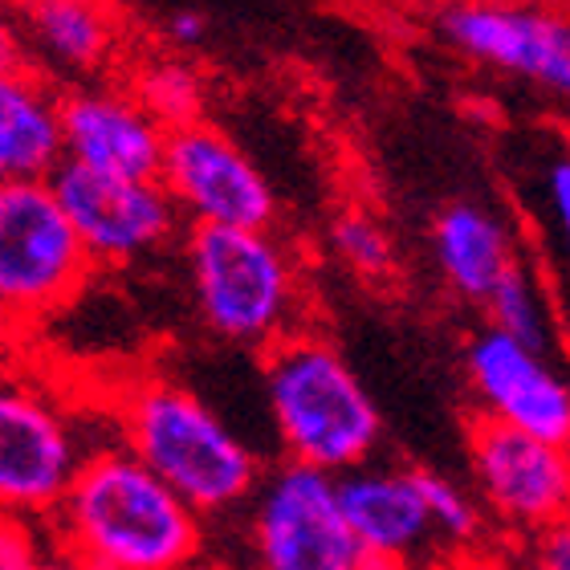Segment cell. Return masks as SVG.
Returning a JSON list of instances; mask_svg holds the SVG:
<instances>
[{
  "label": "cell",
  "mask_w": 570,
  "mask_h": 570,
  "mask_svg": "<svg viewBox=\"0 0 570 570\" xmlns=\"http://www.w3.org/2000/svg\"><path fill=\"white\" fill-rule=\"evenodd\" d=\"M41 530L86 570H184L204 554V518L119 440L86 452Z\"/></svg>",
  "instance_id": "cell-1"
},
{
  "label": "cell",
  "mask_w": 570,
  "mask_h": 570,
  "mask_svg": "<svg viewBox=\"0 0 570 570\" xmlns=\"http://www.w3.org/2000/svg\"><path fill=\"white\" fill-rule=\"evenodd\" d=\"M110 432L142 469H151L200 518L249 505L262 481V456L188 383L147 375L122 387L110 407Z\"/></svg>",
  "instance_id": "cell-2"
},
{
  "label": "cell",
  "mask_w": 570,
  "mask_h": 570,
  "mask_svg": "<svg viewBox=\"0 0 570 570\" xmlns=\"http://www.w3.org/2000/svg\"><path fill=\"white\" fill-rule=\"evenodd\" d=\"M265 355V407L285 461L343 476L375 456L383 416L343 351L318 331H294Z\"/></svg>",
  "instance_id": "cell-3"
},
{
  "label": "cell",
  "mask_w": 570,
  "mask_h": 570,
  "mask_svg": "<svg viewBox=\"0 0 570 570\" xmlns=\"http://www.w3.org/2000/svg\"><path fill=\"white\" fill-rule=\"evenodd\" d=\"M184 269L196 322L220 343L269 351L302 331V262L274 228H188Z\"/></svg>",
  "instance_id": "cell-4"
},
{
  "label": "cell",
  "mask_w": 570,
  "mask_h": 570,
  "mask_svg": "<svg viewBox=\"0 0 570 570\" xmlns=\"http://www.w3.org/2000/svg\"><path fill=\"white\" fill-rule=\"evenodd\" d=\"M95 265L58 208L49 179L0 184V326L37 331L95 282Z\"/></svg>",
  "instance_id": "cell-5"
},
{
  "label": "cell",
  "mask_w": 570,
  "mask_h": 570,
  "mask_svg": "<svg viewBox=\"0 0 570 570\" xmlns=\"http://www.w3.org/2000/svg\"><path fill=\"white\" fill-rule=\"evenodd\" d=\"M98 444L49 387L21 371L0 375V513L46 522Z\"/></svg>",
  "instance_id": "cell-6"
},
{
  "label": "cell",
  "mask_w": 570,
  "mask_h": 570,
  "mask_svg": "<svg viewBox=\"0 0 570 570\" xmlns=\"http://www.w3.org/2000/svg\"><path fill=\"white\" fill-rule=\"evenodd\" d=\"M159 188L188 228H274L277 191L253 155L216 122L167 131L159 159Z\"/></svg>",
  "instance_id": "cell-7"
},
{
  "label": "cell",
  "mask_w": 570,
  "mask_h": 570,
  "mask_svg": "<svg viewBox=\"0 0 570 570\" xmlns=\"http://www.w3.org/2000/svg\"><path fill=\"white\" fill-rule=\"evenodd\" d=\"M253 570H355L363 550L346 530L334 476L282 461L249 498Z\"/></svg>",
  "instance_id": "cell-8"
},
{
  "label": "cell",
  "mask_w": 570,
  "mask_h": 570,
  "mask_svg": "<svg viewBox=\"0 0 570 570\" xmlns=\"http://www.w3.org/2000/svg\"><path fill=\"white\" fill-rule=\"evenodd\" d=\"M49 191L98 274L131 269L142 257L167 249L184 225L159 179H122L58 164L49 176Z\"/></svg>",
  "instance_id": "cell-9"
},
{
  "label": "cell",
  "mask_w": 570,
  "mask_h": 570,
  "mask_svg": "<svg viewBox=\"0 0 570 570\" xmlns=\"http://www.w3.org/2000/svg\"><path fill=\"white\" fill-rule=\"evenodd\" d=\"M440 37L461 58L547 95H570V21L542 0H456L440 12Z\"/></svg>",
  "instance_id": "cell-10"
},
{
  "label": "cell",
  "mask_w": 570,
  "mask_h": 570,
  "mask_svg": "<svg viewBox=\"0 0 570 570\" xmlns=\"http://www.w3.org/2000/svg\"><path fill=\"white\" fill-rule=\"evenodd\" d=\"M469 464L476 493L501 525L538 534L567 522L570 510V452L538 436L476 420L469 428Z\"/></svg>",
  "instance_id": "cell-11"
},
{
  "label": "cell",
  "mask_w": 570,
  "mask_h": 570,
  "mask_svg": "<svg viewBox=\"0 0 570 570\" xmlns=\"http://www.w3.org/2000/svg\"><path fill=\"white\" fill-rule=\"evenodd\" d=\"M464 375L481 420L562 449L570 444V387L542 351L481 326L464 346Z\"/></svg>",
  "instance_id": "cell-12"
},
{
  "label": "cell",
  "mask_w": 570,
  "mask_h": 570,
  "mask_svg": "<svg viewBox=\"0 0 570 570\" xmlns=\"http://www.w3.org/2000/svg\"><path fill=\"white\" fill-rule=\"evenodd\" d=\"M24 66L49 86L102 82L127 61L131 24L119 0H12Z\"/></svg>",
  "instance_id": "cell-13"
},
{
  "label": "cell",
  "mask_w": 570,
  "mask_h": 570,
  "mask_svg": "<svg viewBox=\"0 0 570 570\" xmlns=\"http://www.w3.org/2000/svg\"><path fill=\"white\" fill-rule=\"evenodd\" d=\"M61 164L122 179H155L167 131L135 102L127 82L102 78L61 90Z\"/></svg>",
  "instance_id": "cell-14"
},
{
  "label": "cell",
  "mask_w": 570,
  "mask_h": 570,
  "mask_svg": "<svg viewBox=\"0 0 570 570\" xmlns=\"http://www.w3.org/2000/svg\"><path fill=\"white\" fill-rule=\"evenodd\" d=\"M334 493H338L346 530L371 559L407 562L432 542V525H428L416 489V469L367 461L334 476Z\"/></svg>",
  "instance_id": "cell-15"
},
{
  "label": "cell",
  "mask_w": 570,
  "mask_h": 570,
  "mask_svg": "<svg viewBox=\"0 0 570 570\" xmlns=\"http://www.w3.org/2000/svg\"><path fill=\"white\" fill-rule=\"evenodd\" d=\"M432 257L444 285L473 306H485L501 277L522 262L513 228L501 220V213L476 200H452L449 208H440L432 220Z\"/></svg>",
  "instance_id": "cell-16"
},
{
  "label": "cell",
  "mask_w": 570,
  "mask_h": 570,
  "mask_svg": "<svg viewBox=\"0 0 570 570\" xmlns=\"http://www.w3.org/2000/svg\"><path fill=\"white\" fill-rule=\"evenodd\" d=\"M61 90L29 66L0 73V184L49 179L61 164Z\"/></svg>",
  "instance_id": "cell-17"
},
{
  "label": "cell",
  "mask_w": 570,
  "mask_h": 570,
  "mask_svg": "<svg viewBox=\"0 0 570 570\" xmlns=\"http://www.w3.org/2000/svg\"><path fill=\"white\" fill-rule=\"evenodd\" d=\"M127 90L135 95L155 127L179 131L208 115V78L188 53H151L131 66Z\"/></svg>",
  "instance_id": "cell-18"
},
{
  "label": "cell",
  "mask_w": 570,
  "mask_h": 570,
  "mask_svg": "<svg viewBox=\"0 0 570 570\" xmlns=\"http://www.w3.org/2000/svg\"><path fill=\"white\" fill-rule=\"evenodd\" d=\"M481 309L489 314L485 326L550 355V346H554V306H550L547 282L530 262L513 265L510 274L498 282V289L485 297Z\"/></svg>",
  "instance_id": "cell-19"
},
{
  "label": "cell",
  "mask_w": 570,
  "mask_h": 570,
  "mask_svg": "<svg viewBox=\"0 0 570 570\" xmlns=\"http://www.w3.org/2000/svg\"><path fill=\"white\" fill-rule=\"evenodd\" d=\"M331 249L334 257L358 277L380 282L395 269V240L383 228L380 216H371L367 208H351L331 225Z\"/></svg>",
  "instance_id": "cell-20"
},
{
  "label": "cell",
  "mask_w": 570,
  "mask_h": 570,
  "mask_svg": "<svg viewBox=\"0 0 570 570\" xmlns=\"http://www.w3.org/2000/svg\"><path fill=\"white\" fill-rule=\"evenodd\" d=\"M416 489H420V501H424L432 538L440 534L452 547H473L476 538H481V530H485L481 501H473L456 481L432 473V469H416Z\"/></svg>",
  "instance_id": "cell-21"
},
{
  "label": "cell",
  "mask_w": 570,
  "mask_h": 570,
  "mask_svg": "<svg viewBox=\"0 0 570 570\" xmlns=\"http://www.w3.org/2000/svg\"><path fill=\"white\" fill-rule=\"evenodd\" d=\"M46 547L49 542L41 522H24V518L0 513V570H24Z\"/></svg>",
  "instance_id": "cell-22"
},
{
  "label": "cell",
  "mask_w": 570,
  "mask_h": 570,
  "mask_svg": "<svg viewBox=\"0 0 570 570\" xmlns=\"http://www.w3.org/2000/svg\"><path fill=\"white\" fill-rule=\"evenodd\" d=\"M538 191H542V200H547L550 228L567 233L570 228V155L567 151L550 155L547 159L542 179H538Z\"/></svg>",
  "instance_id": "cell-23"
},
{
  "label": "cell",
  "mask_w": 570,
  "mask_h": 570,
  "mask_svg": "<svg viewBox=\"0 0 570 570\" xmlns=\"http://www.w3.org/2000/svg\"><path fill=\"white\" fill-rule=\"evenodd\" d=\"M204 37H208V17H204L200 9H176V12H167L164 41L171 46V53H191V49H200Z\"/></svg>",
  "instance_id": "cell-24"
},
{
  "label": "cell",
  "mask_w": 570,
  "mask_h": 570,
  "mask_svg": "<svg viewBox=\"0 0 570 570\" xmlns=\"http://www.w3.org/2000/svg\"><path fill=\"white\" fill-rule=\"evenodd\" d=\"M534 570H570V525H547L534 534Z\"/></svg>",
  "instance_id": "cell-25"
},
{
  "label": "cell",
  "mask_w": 570,
  "mask_h": 570,
  "mask_svg": "<svg viewBox=\"0 0 570 570\" xmlns=\"http://www.w3.org/2000/svg\"><path fill=\"white\" fill-rule=\"evenodd\" d=\"M21 66H24V46H21V29H17V12H12L9 0H0V73L21 70Z\"/></svg>",
  "instance_id": "cell-26"
},
{
  "label": "cell",
  "mask_w": 570,
  "mask_h": 570,
  "mask_svg": "<svg viewBox=\"0 0 570 570\" xmlns=\"http://www.w3.org/2000/svg\"><path fill=\"white\" fill-rule=\"evenodd\" d=\"M24 570H86V567H78V562H73V559H66L61 550L46 547V550H41V554H37V559L29 562V567H24Z\"/></svg>",
  "instance_id": "cell-27"
},
{
  "label": "cell",
  "mask_w": 570,
  "mask_h": 570,
  "mask_svg": "<svg viewBox=\"0 0 570 570\" xmlns=\"http://www.w3.org/2000/svg\"><path fill=\"white\" fill-rule=\"evenodd\" d=\"M17 351H21V338L0 326V375L17 371Z\"/></svg>",
  "instance_id": "cell-28"
},
{
  "label": "cell",
  "mask_w": 570,
  "mask_h": 570,
  "mask_svg": "<svg viewBox=\"0 0 570 570\" xmlns=\"http://www.w3.org/2000/svg\"><path fill=\"white\" fill-rule=\"evenodd\" d=\"M184 570H233V567H225V562H191Z\"/></svg>",
  "instance_id": "cell-29"
},
{
  "label": "cell",
  "mask_w": 570,
  "mask_h": 570,
  "mask_svg": "<svg viewBox=\"0 0 570 570\" xmlns=\"http://www.w3.org/2000/svg\"><path fill=\"white\" fill-rule=\"evenodd\" d=\"M464 570H501V567H464Z\"/></svg>",
  "instance_id": "cell-30"
}]
</instances>
